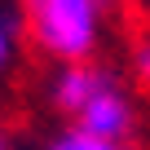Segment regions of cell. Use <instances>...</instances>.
<instances>
[{"label":"cell","instance_id":"obj_1","mask_svg":"<svg viewBox=\"0 0 150 150\" xmlns=\"http://www.w3.org/2000/svg\"><path fill=\"white\" fill-rule=\"evenodd\" d=\"M102 22L106 0H27L31 40L62 66L93 57V49L102 44Z\"/></svg>","mask_w":150,"mask_h":150},{"label":"cell","instance_id":"obj_2","mask_svg":"<svg viewBox=\"0 0 150 150\" xmlns=\"http://www.w3.org/2000/svg\"><path fill=\"white\" fill-rule=\"evenodd\" d=\"M75 132H84L93 141H119L132 132V102L124 97V88H115L110 80L84 102V110L75 115Z\"/></svg>","mask_w":150,"mask_h":150},{"label":"cell","instance_id":"obj_3","mask_svg":"<svg viewBox=\"0 0 150 150\" xmlns=\"http://www.w3.org/2000/svg\"><path fill=\"white\" fill-rule=\"evenodd\" d=\"M102 84H106V75H102V71H93L88 62H75V66H62V71H57V80H53L49 93H53V106H57V110L80 115L84 102H88Z\"/></svg>","mask_w":150,"mask_h":150},{"label":"cell","instance_id":"obj_4","mask_svg":"<svg viewBox=\"0 0 150 150\" xmlns=\"http://www.w3.org/2000/svg\"><path fill=\"white\" fill-rule=\"evenodd\" d=\"M49 150H128V146H119V141H93L84 132H62L57 141H49Z\"/></svg>","mask_w":150,"mask_h":150},{"label":"cell","instance_id":"obj_5","mask_svg":"<svg viewBox=\"0 0 150 150\" xmlns=\"http://www.w3.org/2000/svg\"><path fill=\"white\" fill-rule=\"evenodd\" d=\"M13 62V31H9V22L0 18V71H5Z\"/></svg>","mask_w":150,"mask_h":150},{"label":"cell","instance_id":"obj_6","mask_svg":"<svg viewBox=\"0 0 150 150\" xmlns=\"http://www.w3.org/2000/svg\"><path fill=\"white\" fill-rule=\"evenodd\" d=\"M137 80H141V84L150 88V40H146V44L137 49Z\"/></svg>","mask_w":150,"mask_h":150},{"label":"cell","instance_id":"obj_7","mask_svg":"<svg viewBox=\"0 0 150 150\" xmlns=\"http://www.w3.org/2000/svg\"><path fill=\"white\" fill-rule=\"evenodd\" d=\"M0 150H5V132H0Z\"/></svg>","mask_w":150,"mask_h":150}]
</instances>
